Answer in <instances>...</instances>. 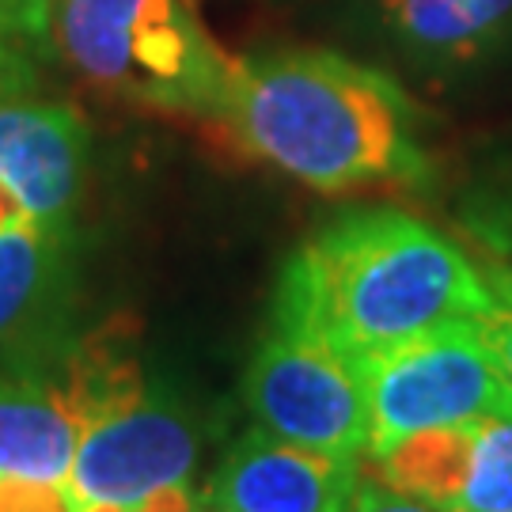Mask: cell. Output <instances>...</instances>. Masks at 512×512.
I'll list each match as a JSON object with an SVG mask.
<instances>
[{
    "mask_svg": "<svg viewBox=\"0 0 512 512\" xmlns=\"http://www.w3.org/2000/svg\"><path fill=\"white\" fill-rule=\"evenodd\" d=\"M209 122L251 160L319 194L410 190L433 175L410 95L334 50L232 57Z\"/></svg>",
    "mask_w": 512,
    "mask_h": 512,
    "instance_id": "6da1fadb",
    "label": "cell"
},
{
    "mask_svg": "<svg viewBox=\"0 0 512 512\" xmlns=\"http://www.w3.org/2000/svg\"><path fill=\"white\" fill-rule=\"evenodd\" d=\"M486 300L482 262L456 239L395 205H361L285 258L270 323L308 330L365 372L418 334L478 319Z\"/></svg>",
    "mask_w": 512,
    "mask_h": 512,
    "instance_id": "7a4b0ae2",
    "label": "cell"
},
{
    "mask_svg": "<svg viewBox=\"0 0 512 512\" xmlns=\"http://www.w3.org/2000/svg\"><path fill=\"white\" fill-rule=\"evenodd\" d=\"M50 27L76 73L137 107L213 118L232 73L190 0H54Z\"/></svg>",
    "mask_w": 512,
    "mask_h": 512,
    "instance_id": "3957f363",
    "label": "cell"
},
{
    "mask_svg": "<svg viewBox=\"0 0 512 512\" xmlns=\"http://www.w3.org/2000/svg\"><path fill=\"white\" fill-rule=\"evenodd\" d=\"M129 330H95L0 368V478L54 486L103 410L141 391Z\"/></svg>",
    "mask_w": 512,
    "mask_h": 512,
    "instance_id": "277c9868",
    "label": "cell"
},
{
    "mask_svg": "<svg viewBox=\"0 0 512 512\" xmlns=\"http://www.w3.org/2000/svg\"><path fill=\"white\" fill-rule=\"evenodd\" d=\"M365 391L372 414L368 459L425 429L512 418V380L478 319H459L372 357Z\"/></svg>",
    "mask_w": 512,
    "mask_h": 512,
    "instance_id": "5b68a950",
    "label": "cell"
},
{
    "mask_svg": "<svg viewBox=\"0 0 512 512\" xmlns=\"http://www.w3.org/2000/svg\"><path fill=\"white\" fill-rule=\"evenodd\" d=\"M243 403L281 440L342 459H368L372 414L365 372L308 330L270 323L243 376Z\"/></svg>",
    "mask_w": 512,
    "mask_h": 512,
    "instance_id": "8992f818",
    "label": "cell"
},
{
    "mask_svg": "<svg viewBox=\"0 0 512 512\" xmlns=\"http://www.w3.org/2000/svg\"><path fill=\"white\" fill-rule=\"evenodd\" d=\"M198 425L156 387H141L88 425L61 482L65 512H118L194 486Z\"/></svg>",
    "mask_w": 512,
    "mask_h": 512,
    "instance_id": "52a82bcc",
    "label": "cell"
},
{
    "mask_svg": "<svg viewBox=\"0 0 512 512\" xmlns=\"http://www.w3.org/2000/svg\"><path fill=\"white\" fill-rule=\"evenodd\" d=\"M365 463L247 429L202 494L205 512H346Z\"/></svg>",
    "mask_w": 512,
    "mask_h": 512,
    "instance_id": "ba28073f",
    "label": "cell"
},
{
    "mask_svg": "<svg viewBox=\"0 0 512 512\" xmlns=\"http://www.w3.org/2000/svg\"><path fill=\"white\" fill-rule=\"evenodd\" d=\"M88 126L65 103L0 107V175L42 228H69L88 171Z\"/></svg>",
    "mask_w": 512,
    "mask_h": 512,
    "instance_id": "9c48e42d",
    "label": "cell"
},
{
    "mask_svg": "<svg viewBox=\"0 0 512 512\" xmlns=\"http://www.w3.org/2000/svg\"><path fill=\"white\" fill-rule=\"evenodd\" d=\"M69 281V228L23 224L0 236V368L69 338Z\"/></svg>",
    "mask_w": 512,
    "mask_h": 512,
    "instance_id": "30bf717a",
    "label": "cell"
},
{
    "mask_svg": "<svg viewBox=\"0 0 512 512\" xmlns=\"http://www.w3.org/2000/svg\"><path fill=\"white\" fill-rule=\"evenodd\" d=\"M384 23L429 73H467L512 46V0H384Z\"/></svg>",
    "mask_w": 512,
    "mask_h": 512,
    "instance_id": "8fae6325",
    "label": "cell"
},
{
    "mask_svg": "<svg viewBox=\"0 0 512 512\" xmlns=\"http://www.w3.org/2000/svg\"><path fill=\"white\" fill-rule=\"evenodd\" d=\"M471 444H475V425L425 429L387 448L380 459H372V467H376V478L391 490L452 512L463 490Z\"/></svg>",
    "mask_w": 512,
    "mask_h": 512,
    "instance_id": "7c38bea8",
    "label": "cell"
},
{
    "mask_svg": "<svg viewBox=\"0 0 512 512\" xmlns=\"http://www.w3.org/2000/svg\"><path fill=\"white\" fill-rule=\"evenodd\" d=\"M54 0H0V107L35 88Z\"/></svg>",
    "mask_w": 512,
    "mask_h": 512,
    "instance_id": "4fadbf2b",
    "label": "cell"
},
{
    "mask_svg": "<svg viewBox=\"0 0 512 512\" xmlns=\"http://www.w3.org/2000/svg\"><path fill=\"white\" fill-rule=\"evenodd\" d=\"M452 512H512V418L475 425L467 475Z\"/></svg>",
    "mask_w": 512,
    "mask_h": 512,
    "instance_id": "5bb4252c",
    "label": "cell"
},
{
    "mask_svg": "<svg viewBox=\"0 0 512 512\" xmlns=\"http://www.w3.org/2000/svg\"><path fill=\"white\" fill-rule=\"evenodd\" d=\"M482 274H486L490 300L478 315V327L486 334V342L494 346L505 376L512 380V262H486Z\"/></svg>",
    "mask_w": 512,
    "mask_h": 512,
    "instance_id": "9a60e30c",
    "label": "cell"
},
{
    "mask_svg": "<svg viewBox=\"0 0 512 512\" xmlns=\"http://www.w3.org/2000/svg\"><path fill=\"white\" fill-rule=\"evenodd\" d=\"M346 512H444V509L429 505V501H418V497L410 494H399V490L384 486L380 478H365V471H361V482H357V490L349 497Z\"/></svg>",
    "mask_w": 512,
    "mask_h": 512,
    "instance_id": "2e32d148",
    "label": "cell"
},
{
    "mask_svg": "<svg viewBox=\"0 0 512 512\" xmlns=\"http://www.w3.org/2000/svg\"><path fill=\"white\" fill-rule=\"evenodd\" d=\"M0 512H65V505L54 486L0 478Z\"/></svg>",
    "mask_w": 512,
    "mask_h": 512,
    "instance_id": "e0dca14e",
    "label": "cell"
},
{
    "mask_svg": "<svg viewBox=\"0 0 512 512\" xmlns=\"http://www.w3.org/2000/svg\"><path fill=\"white\" fill-rule=\"evenodd\" d=\"M23 224H35V220L27 213V205H23L16 186L0 175V236L12 232V228H23Z\"/></svg>",
    "mask_w": 512,
    "mask_h": 512,
    "instance_id": "ac0fdd59",
    "label": "cell"
},
{
    "mask_svg": "<svg viewBox=\"0 0 512 512\" xmlns=\"http://www.w3.org/2000/svg\"><path fill=\"white\" fill-rule=\"evenodd\" d=\"M490 213H494V228H486V236H490V243H497L501 251L512 255V202H505L501 209H490Z\"/></svg>",
    "mask_w": 512,
    "mask_h": 512,
    "instance_id": "d6986e66",
    "label": "cell"
}]
</instances>
